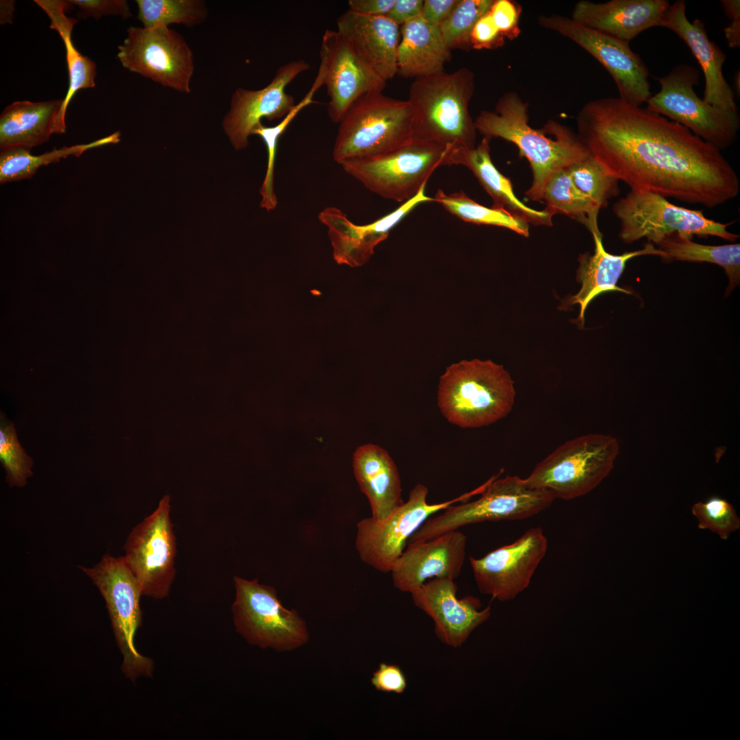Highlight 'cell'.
Masks as SVG:
<instances>
[{
    "label": "cell",
    "instance_id": "obj_1",
    "mask_svg": "<svg viewBox=\"0 0 740 740\" xmlns=\"http://www.w3.org/2000/svg\"><path fill=\"white\" fill-rule=\"evenodd\" d=\"M576 120L590 156L631 190L706 208L739 194L737 173L720 150L646 108L601 98L588 101Z\"/></svg>",
    "mask_w": 740,
    "mask_h": 740
},
{
    "label": "cell",
    "instance_id": "obj_2",
    "mask_svg": "<svg viewBox=\"0 0 740 740\" xmlns=\"http://www.w3.org/2000/svg\"><path fill=\"white\" fill-rule=\"evenodd\" d=\"M529 104L516 92L508 91L496 103L495 110H482L474 120L477 132L491 140L501 138L517 147L521 156L529 162L532 182L525 195L535 201L543 200L547 182L558 171L582 161L590 154L578 136L560 124L554 138L547 129L536 130L529 125Z\"/></svg>",
    "mask_w": 740,
    "mask_h": 740
},
{
    "label": "cell",
    "instance_id": "obj_3",
    "mask_svg": "<svg viewBox=\"0 0 740 740\" xmlns=\"http://www.w3.org/2000/svg\"><path fill=\"white\" fill-rule=\"evenodd\" d=\"M474 88V74L466 67L415 78L408 99L413 137L453 152L475 147L477 130L469 111Z\"/></svg>",
    "mask_w": 740,
    "mask_h": 740
},
{
    "label": "cell",
    "instance_id": "obj_4",
    "mask_svg": "<svg viewBox=\"0 0 740 740\" xmlns=\"http://www.w3.org/2000/svg\"><path fill=\"white\" fill-rule=\"evenodd\" d=\"M514 381L491 360H462L440 377L437 405L443 416L462 428L488 426L506 417L515 400Z\"/></svg>",
    "mask_w": 740,
    "mask_h": 740
},
{
    "label": "cell",
    "instance_id": "obj_5",
    "mask_svg": "<svg viewBox=\"0 0 740 740\" xmlns=\"http://www.w3.org/2000/svg\"><path fill=\"white\" fill-rule=\"evenodd\" d=\"M338 124L332 150L338 164L391 151L413 138L409 102L387 97L382 91L360 97Z\"/></svg>",
    "mask_w": 740,
    "mask_h": 740
},
{
    "label": "cell",
    "instance_id": "obj_6",
    "mask_svg": "<svg viewBox=\"0 0 740 740\" xmlns=\"http://www.w3.org/2000/svg\"><path fill=\"white\" fill-rule=\"evenodd\" d=\"M452 152L448 147L413 137L391 151L353 158L339 164L371 192L404 203L426 186L437 168L451 165Z\"/></svg>",
    "mask_w": 740,
    "mask_h": 740
},
{
    "label": "cell",
    "instance_id": "obj_7",
    "mask_svg": "<svg viewBox=\"0 0 740 740\" xmlns=\"http://www.w3.org/2000/svg\"><path fill=\"white\" fill-rule=\"evenodd\" d=\"M619 453L614 436L582 435L554 449L524 480L530 486L550 491L555 499L573 500L591 492L609 475Z\"/></svg>",
    "mask_w": 740,
    "mask_h": 740
},
{
    "label": "cell",
    "instance_id": "obj_8",
    "mask_svg": "<svg viewBox=\"0 0 740 740\" xmlns=\"http://www.w3.org/2000/svg\"><path fill=\"white\" fill-rule=\"evenodd\" d=\"M481 494L476 500L452 504L443 513L430 517L408 543L424 541L469 524L529 518L550 507L555 500L550 491L530 486L516 476L491 478Z\"/></svg>",
    "mask_w": 740,
    "mask_h": 740
},
{
    "label": "cell",
    "instance_id": "obj_9",
    "mask_svg": "<svg viewBox=\"0 0 740 740\" xmlns=\"http://www.w3.org/2000/svg\"><path fill=\"white\" fill-rule=\"evenodd\" d=\"M613 212L619 221V236L628 244L646 238L658 245L673 233L691 238L693 235L717 236L730 242L739 237L727 230L732 222L714 221L705 217L702 210L675 205L666 197L648 191L630 189L613 204Z\"/></svg>",
    "mask_w": 740,
    "mask_h": 740
},
{
    "label": "cell",
    "instance_id": "obj_10",
    "mask_svg": "<svg viewBox=\"0 0 740 740\" xmlns=\"http://www.w3.org/2000/svg\"><path fill=\"white\" fill-rule=\"evenodd\" d=\"M656 79L661 88L648 99L647 109L680 123L721 151L735 143L740 128L739 112L710 105L697 95L696 68L680 64Z\"/></svg>",
    "mask_w": 740,
    "mask_h": 740
},
{
    "label": "cell",
    "instance_id": "obj_11",
    "mask_svg": "<svg viewBox=\"0 0 740 740\" xmlns=\"http://www.w3.org/2000/svg\"><path fill=\"white\" fill-rule=\"evenodd\" d=\"M97 587L109 613L116 643L123 655L121 670L135 681L140 676L151 677L153 661L140 654L135 635L142 624L139 584L123 556L105 554L92 567L78 566Z\"/></svg>",
    "mask_w": 740,
    "mask_h": 740
},
{
    "label": "cell",
    "instance_id": "obj_12",
    "mask_svg": "<svg viewBox=\"0 0 740 740\" xmlns=\"http://www.w3.org/2000/svg\"><path fill=\"white\" fill-rule=\"evenodd\" d=\"M235 600L232 606L235 628L250 645L291 651L309 639L306 621L297 610L286 608L275 589L234 576Z\"/></svg>",
    "mask_w": 740,
    "mask_h": 740
},
{
    "label": "cell",
    "instance_id": "obj_13",
    "mask_svg": "<svg viewBox=\"0 0 740 740\" xmlns=\"http://www.w3.org/2000/svg\"><path fill=\"white\" fill-rule=\"evenodd\" d=\"M487 483L453 500L430 504L427 502L428 488L420 483L410 491L408 500L382 520L371 517L357 524L356 547L360 560L382 572H391L404 551L411 536L431 516L458 502H467L481 493Z\"/></svg>",
    "mask_w": 740,
    "mask_h": 740
},
{
    "label": "cell",
    "instance_id": "obj_14",
    "mask_svg": "<svg viewBox=\"0 0 740 740\" xmlns=\"http://www.w3.org/2000/svg\"><path fill=\"white\" fill-rule=\"evenodd\" d=\"M117 57L122 66L183 93L191 91L193 53L185 38L169 27H130Z\"/></svg>",
    "mask_w": 740,
    "mask_h": 740
},
{
    "label": "cell",
    "instance_id": "obj_15",
    "mask_svg": "<svg viewBox=\"0 0 740 740\" xmlns=\"http://www.w3.org/2000/svg\"><path fill=\"white\" fill-rule=\"evenodd\" d=\"M124 550L123 558L142 594L157 600L166 597L175 576L177 554L169 495H164L156 509L132 530Z\"/></svg>",
    "mask_w": 740,
    "mask_h": 740
},
{
    "label": "cell",
    "instance_id": "obj_16",
    "mask_svg": "<svg viewBox=\"0 0 740 740\" xmlns=\"http://www.w3.org/2000/svg\"><path fill=\"white\" fill-rule=\"evenodd\" d=\"M539 25L578 45L595 58L613 78L619 98L641 106L652 95L649 69L629 42L586 27L571 18L552 14L541 15Z\"/></svg>",
    "mask_w": 740,
    "mask_h": 740
},
{
    "label": "cell",
    "instance_id": "obj_17",
    "mask_svg": "<svg viewBox=\"0 0 740 740\" xmlns=\"http://www.w3.org/2000/svg\"><path fill=\"white\" fill-rule=\"evenodd\" d=\"M547 550V540L541 527L527 530L514 543L504 545L482 558H469L480 592L501 602L514 599L530 584Z\"/></svg>",
    "mask_w": 740,
    "mask_h": 740
},
{
    "label": "cell",
    "instance_id": "obj_18",
    "mask_svg": "<svg viewBox=\"0 0 740 740\" xmlns=\"http://www.w3.org/2000/svg\"><path fill=\"white\" fill-rule=\"evenodd\" d=\"M308 69L309 64L305 60H293L280 66L264 88L258 90L238 88L233 92L230 109L223 118L222 127L236 150L248 146L249 138L261 119H282L294 108L296 105L294 98L286 92V88Z\"/></svg>",
    "mask_w": 740,
    "mask_h": 740
},
{
    "label": "cell",
    "instance_id": "obj_19",
    "mask_svg": "<svg viewBox=\"0 0 740 740\" xmlns=\"http://www.w3.org/2000/svg\"><path fill=\"white\" fill-rule=\"evenodd\" d=\"M330 100L328 114L338 123L348 108L367 92L383 91L386 82L354 53L337 30L326 29L322 36L317 73Z\"/></svg>",
    "mask_w": 740,
    "mask_h": 740
},
{
    "label": "cell",
    "instance_id": "obj_20",
    "mask_svg": "<svg viewBox=\"0 0 740 740\" xmlns=\"http://www.w3.org/2000/svg\"><path fill=\"white\" fill-rule=\"evenodd\" d=\"M457 586L449 578H435L410 593L413 602L434 623V633L445 645L457 648L491 615V606L481 609L478 598L456 596Z\"/></svg>",
    "mask_w": 740,
    "mask_h": 740
},
{
    "label": "cell",
    "instance_id": "obj_21",
    "mask_svg": "<svg viewBox=\"0 0 740 740\" xmlns=\"http://www.w3.org/2000/svg\"><path fill=\"white\" fill-rule=\"evenodd\" d=\"M425 188L394 211L366 225L354 223L336 207L323 209L318 219L328 229L336 263L356 267L367 262L375 247L386 240L391 230L415 207L421 203L434 201L432 197L426 195Z\"/></svg>",
    "mask_w": 740,
    "mask_h": 740
},
{
    "label": "cell",
    "instance_id": "obj_22",
    "mask_svg": "<svg viewBox=\"0 0 740 740\" xmlns=\"http://www.w3.org/2000/svg\"><path fill=\"white\" fill-rule=\"evenodd\" d=\"M467 536L458 530L428 540L409 543L391 573L393 586L411 593L430 579L457 578L466 556Z\"/></svg>",
    "mask_w": 740,
    "mask_h": 740
},
{
    "label": "cell",
    "instance_id": "obj_23",
    "mask_svg": "<svg viewBox=\"0 0 740 740\" xmlns=\"http://www.w3.org/2000/svg\"><path fill=\"white\" fill-rule=\"evenodd\" d=\"M686 1L677 0L669 5L659 27L676 34L689 47L703 71L705 86L702 100L713 106L739 112L735 94L724 77L722 67L726 55L709 40L704 23H691L686 15Z\"/></svg>",
    "mask_w": 740,
    "mask_h": 740
},
{
    "label": "cell",
    "instance_id": "obj_24",
    "mask_svg": "<svg viewBox=\"0 0 740 740\" xmlns=\"http://www.w3.org/2000/svg\"><path fill=\"white\" fill-rule=\"evenodd\" d=\"M670 4L667 0L578 1L571 18L578 23L630 42L642 32L659 26Z\"/></svg>",
    "mask_w": 740,
    "mask_h": 740
},
{
    "label": "cell",
    "instance_id": "obj_25",
    "mask_svg": "<svg viewBox=\"0 0 740 740\" xmlns=\"http://www.w3.org/2000/svg\"><path fill=\"white\" fill-rule=\"evenodd\" d=\"M338 32L357 56L387 82L397 74L399 26L386 16L345 11L336 19Z\"/></svg>",
    "mask_w": 740,
    "mask_h": 740
},
{
    "label": "cell",
    "instance_id": "obj_26",
    "mask_svg": "<svg viewBox=\"0 0 740 740\" xmlns=\"http://www.w3.org/2000/svg\"><path fill=\"white\" fill-rule=\"evenodd\" d=\"M595 243L594 254L586 252L578 258L579 267L576 279L581 283L579 292L567 301V306L579 304L578 319L582 325L587 307L600 294L609 291H620L631 294L629 291L619 287L617 284L622 275L626 262L631 258L645 255L658 256L667 260V255L648 242L641 249L614 255L607 252L602 243V234L599 228L591 232Z\"/></svg>",
    "mask_w": 740,
    "mask_h": 740
},
{
    "label": "cell",
    "instance_id": "obj_27",
    "mask_svg": "<svg viewBox=\"0 0 740 740\" xmlns=\"http://www.w3.org/2000/svg\"><path fill=\"white\" fill-rule=\"evenodd\" d=\"M353 469L373 519L382 520L404 503L397 466L384 449L370 443L360 445L354 453Z\"/></svg>",
    "mask_w": 740,
    "mask_h": 740
},
{
    "label": "cell",
    "instance_id": "obj_28",
    "mask_svg": "<svg viewBox=\"0 0 740 740\" xmlns=\"http://www.w3.org/2000/svg\"><path fill=\"white\" fill-rule=\"evenodd\" d=\"M489 141L483 137L472 149L454 151L451 156V165H463L473 173L491 197L492 207L504 210L528 224L551 226L554 215L550 211L545 208L543 210L532 209L517 197L510 180L497 169L491 160Z\"/></svg>",
    "mask_w": 740,
    "mask_h": 740
},
{
    "label": "cell",
    "instance_id": "obj_29",
    "mask_svg": "<svg viewBox=\"0 0 740 740\" xmlns=\"http://www.w3.org/2000/svg\"><path fill=\"white\" fill-rule=\"evenodd\" d=\"M451 56L439 26L427 22L421 16L402 25L397 74L417 78L440 73L444 71Z\"/></svg>",
    "mask_w": 740,
    "mask_h": 740
},
{
    "label": "cell",
    "instance_id": "obj_30",
    "mask_svg": "<svg viewBox=\"0 0 740 740\" xmlns=\"http://www.w3.org/2000/svg\"><path fill=\"white\" fill-rule=\"evenodd\" d=\"M63 99L39 102L15 101L0 116L1 151L22 147L31 149L55 134V123Z\"/></svg>",
    "mask_w": 740,
    "mask_h": 740
},
{
    "label": "cell",
    "instance_id": "obj_31",
    "mask_svg": "<svg viewBox=\"0 0 740 740\" xmlns=\"http://www.w3.org/2000/svg\"><path fill=\"white\" fill-rule=\"evenodd\" d=\"M50 18V28L56 30L62 38L66 49V59L69 71V88L63 99V104L55 123V134L66 132L65 116L69 103L76 92L82 88L95 86L96 64L89 58L81 54L71 41V32L77 20L69 18L65 12L71 5L69 1L36 0Z\"/></svg>",
    "mask_w": 740,
    "mask_h": 740
},
{
    "label": "cell",
    "instance_id": "obj_32",
    "mask_svg": "<svg viewBox=\"0 0 740 740\" xmlns=\"http://www.w3.org/2000/svg\"><path fill=\"white\" fill-rule=\"evenodd\" d=\"M691 237L673 233L667 236L657 246L667 255V260L711 262L725 270L729 279L728 291L740 282V245H706L695 243Z\"/></svg>",
    "mask_w": 740,
    "mask_h": 740
},
{
    "label": "cell",
    "instance_id": "obj_33",
    "mask_svg": "<svg viewBox=\"0 0 740 740\" xmlns=\"http://www.w3.org/2000/svg\"><path fill=\"white\" fill-rule=\"evenodd\" d=\"M120 140V132H116L87 144L54 148L52 151L39 156H33L29 149L22 147L2 151L0 154V182L3 184L30 179L42 166L59 162L62 158L69 156L78 157L86 150L108 144H116Z\"/></svg>",
    "mask_w": 740,
    "mask_h": 740
},
{
    "label": "cell",
    "instance_id": "obj_34",
    "mask_svg": "<svg viewBox=\"0 0 740 740\" xmlns=\"http://www.w3.org/2000/svg\"><path fill=\"white\" fill-rule=\"evenodd\" d=\"M447 211L464 221L508 228L523 236H529V224L508 212L476 202L463 191L446 194L439 189L433 197Z\"/></svg>",
    "mask_w": 740,
    "mask_h": 740
},
{
    "label": "cell",
    "instance_id": "obj_35",
    "mask_svg": "<svg viewBox=\"0 0 740 740\" xmlns=\"http://www.w3.org/2000/svg\"><path fill=\"white\" fill-rule=\"evenodd\" d=\"M546 210L553 215L562 214L582 223L591 232L597 229L596 212L575 187L567 168L553 175L543 192Z\"/></svg>",
    "mask_w": 740,
    "mask_h": 740
},
{
    "label": "cell",
    "instance_id": "obj_36",
    "mask_svg": "<svg viewBox=\"0 0 740 740\" xmlns=\"http://www.w3.org/2000/svg\"><path fill=\"white\" fill-rule=\"evenodd\" d=\"M138 19L143 27H169L182 24L193 27L204 22L208 16L206 3L202 0H136Z\"/></svg>",
    "mask_w": 740,
    "mask_h": 740
},
{
    "label": "cell",
    "instance_id": "obj_37",
    "mask_svg": "<svg viewBox=\"0 0 740 740\" xmlns=\"http://www.w3.org/2000/svg\"><path fill=\"white\" fill-rule=\"evenodd\" d=\"M567 169L576 189L597 212L620 193L619 181L608 175L591 156Z\"/></svg>",
    "mask_w": 740,
    "mask_h": 740
},
{
    "label": "cell",
    "instance_id": "obj_38",
    "mask_svg": "<svg viewBox=\"0 0 740 740\" xmlns=\"http://www.w3.org/2000/svg\"><path fill=\"white\" fill-rule=\"evenodd\" d=\"M494 0H458L447 19L439 27L447 47L467 49L470 35L476 22L487 13Z\"/></svg>",
    "mask_w": 740,
    "mask_h": 740
},
{
    "label": "cell",
    "instance_id": "obj_39",
    "mask_svg": "<svg viewBox=\"0 0 740 740\" xmlns=\"http://www.w3.org/2000/svg\"><path fill=\"white\" fill-rule=\"evenodd\" d=\"M0 460L10 486L23 487L32 476L33 460L21 447L13 422L1 420Z\"/></svg>",
    "mask_w": 740,
    "mask_h": 740
},
{
    "label": "cell",
    "instance_id": "obj_40",
    "mask_svg": "<svg viewBox=\"0 0 740 740\" xmlns=\"http://www.w3.org/2000/svg\"><path fill=\"white\" fill-rule=\"evenodd\" d=\"M701 530L708 529L726 540L740 528V518L734 506L726 499L712 496L695 503L691 508Z\"/></svg>",
    "mask_w": 740,
    "mask_h": 740
},
{
    "label": "cell",
    "instance_id": "obj_41",
    "mask_svg": "<svg viewBox=\"0 0 740 740\" xmlns=\"http://www.w3.org/2000/svg\"><path fill=\"white\" fill-rule=\"evenodd\" d=\"M297 114L298 112L296 110H292L278 125L266 127L260 123L252 132V135H258L263 140L267 151V171L260 188V193L261 195L260 207L268 212L274 210L278 204L273 182L278 143L282 134Z\"/></svg>",
    "mask_w": 740,
    "mask_h": 740
},
{
    "label": "cell",
    "instance_id": "obj_42",
    "mask_svg": "<svg viewBox=\"0 0 740 740\" xmlns=\"http://www.w3.org/2000/svg\"><path fill=\"white\" fill-rule=\"evenodd\" d=\"M522 8L513 0H494L489 12L504 38L515 39L521 33L519 18Z\"/></svg>",
    "mask_w": 740,
    "mask_h": 740
},
{
    "label": "cell",
    "instance_id": "obj_43",
    "mask_svg": "<svg viewBox=\"0 0 740 740\" xmlns=\"http://www.w3.org/2000/svg\"><path fill=\"white\" fill-rule=\"evenodd\" d=\"M69 2L79 9L78 16L83 18L92 16L99 19L103 16H120L127 19L132 16L125 0H71Z\"/></svg>",
    "mask_w": 740,
    "mask_h": 740
},
{
    "label": "cell",
    "instance_id": "obj_44",
    "mask_svg": "<svg viewBox=\"0 0 740 740\" xmlns=\"http://www.w3.org/2000/svg\"><path fill=\"white\" fill-rule=\"evenodd\" d=\"M372 686L385 693H403L407 687V680L401 667L395 664L381 663L373 673Z\"/></svg>",
    "mask_w": 740,
    "mask_h": 740
},
{
    "label": "cell",
    "instance_id": "obj_45",
    "mask_svg": "<svg viewBox=\"0 0 740 740\" xmlns=\"http://www.w3.org/2000/svg\"><path fill=\"white\" fill-rule=\"evenodd\" d=\"M504 40L488 12L473 26L470 47L474 49H495L504 45Z\"/></svg>",
    "mask_w": 740,
    "mask_h": 740
},
{
    "label": "cell",
    "instance_id": "obj_46",
    "mask_svg": "<svg viewBox=\"0 0 740 740\" xmlns=\"http://www.w3.org/2000/svg\"><path fill=\"white\" fill-rule=\"evenodd\" d=\"M458 0H425L421 12L427 22L440 26L453 12Z\"/></svg>",
    "mask_w": 740,
    "mask_h": 740
},
{
    "label": "cell",
    "instance_id": "obj_47",
    "mask_svg": "<svg viewBox=\"0 0 740 740\" xmlns=\"http://www.w3.org/2000/svg\"><path fill=\"white\" fill-rule=\"evenodd\" d=\"M721 3L726 15L731 22L724 32L730 48L740 47V1L739 0H722Z\"/></svg>",
    "mask_w": 740,
    "mask_h": 740
},
{
    "label": "cell",
    "instance_id": "obj_48",
    "mask_svg": "<svg viewBox=\"0 0 740 740\" xmlns=\"http://www.w3.org/2000/svg\"><path fill=\"white\" fill-rule=\"evenodd\" d=\"M423 0H395V2L386 15L397 25L421 15Z\"/></svg>",
    "mask_w": 740,
    "mask_h": 740
},
{
    "label": "cell",
    "instance_id": "obj_49",
    "mask_svg": "<svg viewBox=\"0 0 740 740\" xmlns=\"http://www.w3.org/2000/svg\"><path fill=\"white\" fill-rule=\"evenodd\" d=\"M395 0H349V10L368 16H386Z\"/></svg>",
    "mask_w": 740,
    "mask_h": 740
},
{
    "label": "cell",
    "instance_id": "obj_50",
    "mask_svg": "<svg viewBox=\"0 0 740 740\" xmlns=\"http://www.w3.org/2000/svg\"><path fill=\"white\" fill-rule=\"evenodd\" d=\"M15 1L12 0H1L0 1V23L1 25L11 24L14 17Z\"/></svg>",
    "mask_w": 740,
    "mask_h": 740
}]
</instances>
